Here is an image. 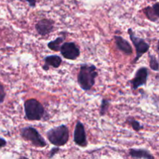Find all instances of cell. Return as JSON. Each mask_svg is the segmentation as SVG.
<instances>
[{"mask_svg":"<svg viewBox=\"0 0 159 159\" xmlns=\"http://www.w3.org/2000/svg\"><path fill=\"white\" fill-rule=\"evenodd\" d=\"M99 75L97 68L95 65L82 64L77 76L78 84L83 91L88 92L93 89L96 83V79Z\"/></svg>","mask_w":159,"mask_h":159,"instance_id":"6da1fadb","label":"cell"},{"mask_svg":"<svg viewBox=\"0 0 159 159\" xmlns=\"http://www.w3.org/2000/svg\"><path fill=\"white\" fill-rule=\"evenodd\" d=\"M25 119L30 121L47 120L48 114L43 104L36 99H29L24 102Z\"/></svg>","mask_w":159,"mask_h":159,"instance_id":"7a4b0ae2","label":"cell"},{"mask_svg":"<svg viewBox=\"0 0 159 159\" xmlns=\"http://www.w3.org/2000/svg\"><path fill=\"white\" fill-rule=\"evenodd\" d=\"M46 136L51 144L57 147H62L68 142L69 130L65 124H61L48 130Z\"/></svg>","mask_w":159,"mask_h":159,"instance_id":"3957f363","label":"cell"},{"mask_svg":"<svg viewBox=\"0 0 159 159\" xmlns=\"http://www.w3.org/2000/svg\"><path fill=\"white\" fill-rule=\"evenodd\" d=\"M20 135L26 141H30L36 148H45L48 144L38 130L34 127H26L20 130Z\"/></svg>","mask_w":159,"mask_h":159,"instance_id":"277c9868","label":"cell"},{"mask_svg":"<svg viewBox=\"0 0 159 159\" xmlns=\"http://www.w3.org/2000/svg\"><path fill=\"white\" fill-rule=\"evenodd\" d=\"M127 33H128L129 36H130V39L132 41V43L134 46L135 50H136V57L134 59L133 64H136L140 58L144 55L145 53H147L149 51L150 48V45L143 38L138 37L136 34H134L132 28H129L127 30Z\"/></svg>","mask_w":159,"mask_h":159,"instance_id":"5b68a950","label":"cell"},{"mask_svg":"<svg viewBox=\"0 0 159 159\" xmlns=\"http://www.w3.org/2000/svg\"><path fill=\"white\" fill-rule=\"evenodd\" d=\"M60 52L64 58L71 61L76 60L81 54L80 49L75 42H64Z\"/></svg>","mask_w":159,"mask_h":159,"instance_id":"8992f818","label":"cell"},{"mask_svg":"<svg viewBox=\"0 0 159 159\" xmlns=\"http://www.w3.org/2000/svg\"><path fill=\"white\" fill-rule=\"evenodd\" d=\"M148 75V69L146 67H141L138 68L133 79L130 81L133 90H137L140 87L145 86L147 85Z\"/></svg>","mask_w":159,"mask_h":159,"instance_id":"52a82bcc","label":"cell"},{"mask_svg":"<svg viewBox=\"0 0 159 159\" xmlns=\"http://www.w3.org/2000/svg\"><path fill=\"white\" fill-rule=\"evenodd\" d=\"M73 141L76 145L81 148H85L88 146L86 132L84 124L81 121H77L73 134Z\"/></svg>","mask_w":159,"mask_h":159,"instance_id":"ba28073f","label":"cell"},{"mask_svg":"<svg viewBox=\"0 0 159 159\" xmlns=\"http://www.w3.org/2000/svg\"><path fill=\"white\" fill-rule=\"evenodd\" d=\"M54 27V21L51 19H42L35 24V30L41 37L49 35Z\"/></svg>","mask_w":159,"mask_h":159,"instance_id":"9c48e42d","label":"cell"},{"mask_svg":"<svg viewBox=\"0 0 159 159\" xmlns=\"http://www.w3.org/2000/svg\"><path fill=\"white\" fill-rule=\"evenodd\" d=\"M114 42L116 48L120 51L127 54V55H130V54H133V48H132L131 44L124 37H120V36L115 35Z\"/></svg>","mask_w":159,"mask_h":159,"instance_id":"30bf717a","label":"cell"},{"mask_svg":"<svg viewBox=\"0 0 159 159\" xmlns=\"http://www.w3.org/2000/svg\"><path fill=\"white\" fill-rule=\"evenodd\" d=\"M43 61H44V64L42 66V68L45 71H48L51 67L54 68H58L62 63L61 57L58 55H55V54L45 57Z\"/></svg>","mask_w":159,"mask_h":159,"instance_id":"8fae6325","label":"cell"},{"mask_svg":"<svg viewBox=\"0 0 159 159\" xmlns=\"http://www.w3.org/2000/svg\"><path fill=\"white\" fill-rule=\"evenodd\" d=\"M129 155L132 158H154L155 157L148 150L143 148H130L129 150Z\"/></svg>","mask_w":159,"mask_h":159,"instance_id":"7c38bea8","label":"cell"},{"mask_svg":"<svg viewBox=\"0 0 159 159\" xmlns=\"http://www.w3.org/2000/svg\"><path fill=\"white\" fill-rule=\"evenodd\" d=\"M61 34V36H59L58 37H57V38L54 39V40H51V41H50L49 43H48V47L50 50H51V51H56V52L60 51L61 47L63 44L65 39H66L67 33L62 32Z\"/></svg>","mask_w":159,"mask_h":159,"instance_id":"4fadbf2b","label":"cell"},{"mask_svg":"<svg viewBox=\"0 0 159 159\" xmlns=\"http://www.w3.org/2000/svg\"><path fill=\"white\" fill-rule=\"evenodd\" d=\"M110 107V100L107 99L106 98H103L101 101L100 107H99V115L101 116H105L108 112L109 108Z\"/></svg>","mask_w":159,"mask_h":159,"instance_id":"5bb4252c","label":"cell"},{"mask_svg":"<svg viewBox=\"0 0 159 159\" xmlns=\"http://www.w3.org/2000/svg\"><path fill=\"white\" fill-rule=\"evenodd\" d=\"M143 12L145 14L146 17H147L150 21L156 22L157 20H158V18L155 16V12H154L153 9H152V6H147V7H145L143 9Z\"/></svg>","mask_w":159,"mask_h":159,"instance_id":"9a60e30c","label":"cell"},{"mask_svg":"<svg viewBox=\"0 0 159 159\" xmlns=\"http://www.w3.org/2000/svg\"><path fill=\"white\" fill-rule=\"evenodd\" d=\"M127 122L128 123L130 126H131L132 128H133V130H135V131H137V132L143 129V127H143V125H141V124H140L138 120H136L134 119V118H132V117L127 118Z\"/></svg>","mask_w":159,"mask_h":159,"instance_id":"2e32d148","label":"cell"},{"mask_svg":"<svg viewBox=\"0 0 159 159\" xmlns=\"http://www.w3.org/2000/svg\"><path fill=\"white\" fill-rule=\"evenodd\" d=\"M149 66L153 71H158L159 64L157 58L153 54H149Z\"/></svg>","mask_w":159,"mask_h":159,"instance_id":"e0dca14e","label":"cell"},{"mask_svg":"<svg viewBox=\"0 0 159 159\" xmlns=\"http://www.w3.org/2000/svg\"><path fill=\"white\" fill-rule=\"evenodd\" d=\"M59 152H60V147H57V146H54V148H52L50 150L49 154H48V157H49V158H54V155H57V154Z\"/></svg>","mask_w":159,"mask_h":159,"instance_id":"ac0fdd59","label":"cell"},{"mask_svg":"<svg viewBox=\"0 0 159 159\" xmlns=\"http://www.w3.org/2000/svg\"><path fill=\"white\" fill-rule=\"evenodd\" d=\"M5 97H6V93H5L4 86H3L2 84L0 82V103L4 102Z\"/></svg>","mask_w":159,"mask_h":159,"instance_id":"d6986e66","label":"cell"},{"mask_svg":"<svg viewBox=\"0 0 159 159\" xmlns=\"http://www.w3.org/2000/svg\"><path fill=\"white\" fill-rule=\"evenodd\" d=\"M152 9H153L154 12H155V15L157 18L159 19V2H156L152 6Z\"/></svg>","mask_w":159,"mask_h":159,"instance_id":"ffe728a7","label":"cell"},{"mask_svg":"<svg viewBox=\"0 0 159 159\" xmlns=\"http://www.w3.org/2000/svg\"><path fill=\"white\" fill-rule=\"evenodd\" d=\"M21 1L26 2L28 3V5L32 8H34L36 6V5H37V1L36 0H21Z\"/></svg>","mask_w":159,"mask_h":159,"instance_id":"44dd1931","label":"cell"},{"mask_svg":"<svg viewBox=\"0 0 159 159\" xmlns=\"http://www.w3.org/2000/svg\"><path fill=\"white\" fill-rule=\"evenodd\" d=\"M6 145V141L2 138H0V148H3Z\"/></svg>","mask_w":159,"mask_h":159,"instance_id":"7402d4cb","label":"cell"},{"mask_svg":"<svg viewBox=\"0 0 159 159\" xmlns=\"http://www.w3.org/2000/svg\"><path fill=\"white\" fill-rule=\"evenodd\" d=\"M158 54H159V40H158Z\"/></svg>","mask_w":159,"mask_h":159,"instance_id":"603a6c76","label":"cell"}]
</instances>
